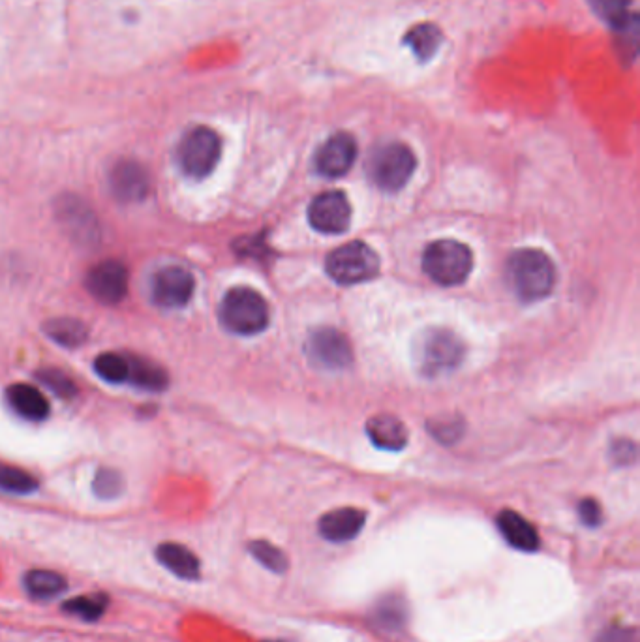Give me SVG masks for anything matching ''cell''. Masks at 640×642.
I'll use <instances>...</instances> for the list:
<instances>
[{
	"instance_id": "7",
	"label": "cell",
	"mask_w": 640,
	"mask_h": 642,
	"mask_svg": "<svg viewBox=\"0 0 640 642\" xmlns=\"http://www.w3.org/2000/svg\"><path fill=\"white\" fill-rule=\"evenodd\" d=\"M415 154L404 143H387L372 154L368 171L372 181L385 192H398L412 179Z\"/></svg>"
},
{
	"instance_id": "1",
	"label": "cell",
	"mask_w": 640,
	"mask_h": 642,
	"mask_svg": "<svg viewBox=\"0 0 640 642\" xmlns=\"http://www.w3.org/2000/svg\"><path fill=\"white\" fill-rule=\"evenodd\" d=\"M509 282L522 301L534 303L549 297L556 284V267L541 250L524 248L509 258Z\"/></svg>"
},
{
	"instance_id": "10",
	"label": "cell",
	"mask_w": 640,
	"mask_h": 642,
	"mask_svg": "<svg viewBox=\"0 0 640 642\" xmlns=\"http://www.w3.org/2000/svg\"><path fill=\"white\" fill-rule=\"evenodd\" d=\"M310 226L325 235H338L350 228L351 205L344 192L331 190L316 196L308 207Z\"/></svg>"
},
{
	"instance_id": "13",
	"label": "cell",
	"mask_w": 640,
	"mask_h": 642,
	"mask_svg": "<svg viewBox=\"0 0 640 642\" xmlns=\"http://www.w3.org/2000/svg\"><path fill=\"white\" fill-rule=\"evenodd\" d=\"M357 158V143L346 132L327 139L316 153V169L323 177L338 179L350 171Z\"/></svg>"
},
{
	"instance_id": "28",
	"label": "cell",
	"mask_w": 640,
	"mask_h": 642,
	"mask_svg": "<svg viewBox=\"0 0 640 642\" xmlns=\"http://www.w3.org/2000/svg\"><path fill=\"white\" fill-rule=\"evenodd\" d=\"M250 552L252 556L260 562L261 566L275 571V573H284L286 567H288V560L284 556V552L278 551L275 545L267 543V541H254L250 543Z\"/></svg>"
},
{
	"instance_id": "15",
	"label": "cell",
	"mask_w": 640,
	"mask_h": 642,
	"mask_svg": "<svg viewBox=\"0 0 640 642\" xmlns=\"http://www.w3.org/2000/svg\"><path fill=\"white\" fill-rule=\"evenodd\" d=\"M57 214L62 226L76 237V241L91 243L98 233L96 218L91 209L77 198H64L57 205Z\"/></svg>"
},
{
	"instance_id": "21",
	"label": "cell",
	"mask_w": 640,
	"mask_h": 642,
	"mask_svg": "<svg viewBox=\"0 0 640 642\" xmlns=\"http://www.w3.org/2000/svg\"><path fill=\"white\" fill-rule=\"evenodd\" d=\"M128 382L134 383L143 391H164L168 387V374L164 368L154 365L153 361L143 359V357H134L128 355Z\"/></svg>"
},
{
	"instance_id": "29",
	"label": "cell",
	"mask_w": 640,
	"mask_h": 642,
	"mask_svg": "<svg viewBox=\"0 0 640 642\" xmlns=\"http://www.w3.org/2000/svg\"><path fill=\"white\" fill-rule=\"evenodd\" d=\"M92 490L98 498L102 500H113L117 496H121L122 492V477L117 470L113 468H100L94 481H92Z\"/></svg>"
},
{
	"instance_id": "31",
	"label": "cell",
	"mask_w": 640,
	"mask_h": 642,
	"mask_svg": "<svg viewBox=\"0 0 640 642\" xmlns=\"http://www.w3.org/2000/svg\"><path fill=\"white\" fill-rule=\"evenodd\" d=\"M428 430H432V434L442 442V444H451L453 440H457L460 436V423L457 419H449L443 417L442 421H432V425L428 423Z\"/></svg>"
},
{
	"instance_id": "6",
	"label": "cell",
	"mask_w": 640,
	"mask_h": 642,
	"mask_svg": "<svg viewBox=\"0 0 640 642\" xmlns=\"http://www.w3.org/2000/svg\"><path fill=\"white\" fill-rule=\"evenodd\" d=\"M417 365L427 376H442L462 363L464 344L447 329H430L417 344Z\"/></svg>"
},
{
	"instance_id": "33",
	"label": "cell",
	"mask_w": 640,
	"mask_h": 642,
	"mask_svg": "<svg viewBox=\"0 0 640 642\" xmlns=\"http://www.w3.org/2000/svg\"><path fill=\"white\" fill-rule=\"evenodd\" d=\"M597 642H633V635L627 629H610Z\"/></svg>"
},
{
	"instance_id": "19",
	"label": "cell",
	"mask_w": 640,
	"mask_h": 642,
	"mask_svg": "<svg viewBox=\"0 0 640 642\" xmlns=\"http://www.w3.org/2000/svg\"><path fill=\"white\" fill-rule=\"evenodd\" d=\"M366 432L374 444L387 451H400L408 442V430L404 423L389 413L374 415L366 425Z\"/></svg>"
},
{
	"instance_id": "30",
	"label": "cell",
	"mask_w": 640,
	"mask_h": 642,
	"mask_svg": "<svg viewBox=\"0 0 640 642\" xmlns=\"http://www.w3.org/2000/svg\"><path fill=\"white\" fill-rule=\"evenodd\" d=\"M38 380L42 385H46L47 389L57 395L59 398H74L76 397L77 389L74 382L61 372V370H55V368H44L40 370L38 374Z\"/></svg>"
},
{
	"instance_id": "11",
	"label": "cell",
	"mask_w": 640,
	"mask_h": 642,
	"mask_svg": "<svg viewBox=\"0 0 640 642\" xmlns=\"http://www.w3.org/2000/svg\"><path fill=\"white\" fill-rule=\"evenodd\" d=\"M109 188L121 203H138L149 196L151 177L139 162L121 160L109 173Z\"/></svg>"
},
{
	"instance_id": "16",
	"label": "cell",
	"mask_w": 640,
	"mask_h": 642,
	"mask_svg": "<svg viewBox=\"0 0 640 642\" xmlns=\"http://www.w3.org/2000/svg\"><path fill=\"white\" fill-rule=\"evenodd\" d=\"M6 400L12 406V410L27 419L32 423H40L46 421L49 417V402L47 398L42 395V391H38L36 387H32L29 383H14L6 389Z\"/></svg>"
},
{
	"instance_id": "14",
	"label": "cell",
	"mask_w": 640,
	"mask_h": 642,
	"mask_svg": "<svg viewBox=\"0 0 640 642\" xmlns=\"http://www.w3.org/2000/svg\"><path fill=\"white\" fill-rule=\"evenodd\" d=\"M366 513L355 507L329 511L320 519V534L331 543H346L363 530Z\"/></svg>"
},
{
	"instance_id": "4",
	"label": "cell",
	"mask_w": 640,
	"mask_h": 642,
	"mask_svg": "<svg viewBox=\"0 0 640 642\" xmlns=\"http://www.w3.org/2000/svg\"><path fill=\"white\" fill-rule=\"evenodd\" d=\"M327 275L342 286L368 282L380 271V258L370 246L353 241L333 250L325 261Z\"/></svg>"
},
{
	"instance_id": "8",
	"label": "cell",
	"mask_w": 640,
	"mask_h": 642,
	"mask_svg": "<svg viewBox=\"0 0 640 642\" xmlns=\"http://www.w3.org/2000/svg\"><path fill=\"white\" fill-rule=\"evenodd\" d=\"M151 291L154 305L166 310H177L192 301L196 291V280L192 273L183 267L169 265L154 275Z\"/></svg>"
},
{
	"instance_id": "2",
	"label": "cell",
	"mask_w": 640,
	"mask_h": 642,
	"mask_svg": "<svg viewBox=\"0 0 640 642\" xmlns=\"http://www.w3.org/2000/svg\"><path fill=\"white\" fill-rule=\"evenodd\" d=\"M269 305L252 288H233L220 303V321L229 333L239 337H254L269 325Z\"/></svg>"
},
{
	"instance_id": "25",
	"label": "cell",
	"mask_w": 640,
	"mask_h": 642,
	"mask_svg": "<svg viewBox=\"0 0 640 642\" xmlns=\"http://www.w3.org/2000/svg\"><path fill=\"white\" fill-rule=\"evenodd\" d=\"M0 490L27 496L38 490V479L29 472H25L23 468L0 462Z\"/></svg>"
},
{
	"instance_id": "22",
	"label": "cell",
	"mask_w": 640,
	"mask_h": 642,
	"mask_svg": "<svg viewBox=\"0 0 640 642\" xmlns=\"http://www.w3.org/2000/svg\"><path fill=\"white\" fill-rule=\"evenodd\" d=\"M47 337L64 348H79L89 340L87 325L76 318H53L44 325Z\"/></svg>"
},
{
	"instance_id": "27",
	"label": "cell",
	"mask_w": 640,
	"mask_h": 642,
	"mask_svg": "<svg viewBox=\"0 0 640 642\" xmlns=\"http://www.w3.org/2000/svg\"><path fill=\"white\" fill-rule=\"evenodd\" d=\"M107 605H109V597L104 596V594H92V596L74 597V599L66 601L62 605V609L68 614L76 616V618L94 622V620L104 616V612L107 611Z\"/></svg>"
},
{
	"instance_id": "9",
	"label": "cell",
	"mask_w": 640,
	"mask_h": 642,
	"mask_svg": "<svg viewBox=\"0 0 640 642\" xmlns=\"http://www.w3.org/2000/svg\"><path fill=\"white\" fill-rule=\"evenodd\" d=\"M85 284L96 301H100L102 305L115 306L126 299L130 276L124 263L106 260L92 267Z\"/></svg>"
},
{
	"instance_id": "12",
	"label": "cell",
	"mask_w": 640,
	"mask_h": 642,
	"mask_svg": "<svg viewBox=\"0 0 640 642\" xmlns=\"http://www.w3.org/2000/svg\"><path fill=\"white\" fill-rule=\"evenodd\" d=\"M308 355L325 368L348 367L353 359L350 342L340 331L323 327L308 338Z\"/></svg>"
},
{
	"instance_id": "24",
	"label": "cell",
	"mask_w": 640,
	"mask_h": 642,
	"mask_svg": "<svg viewBox=\"0 0 640 642\" xmlns=\"http://www.w3.org/2000/svg\"><path fill=\"white\" fill-rule=\"evenodd\" d=\"M588 4L595 16L607 23L612 31H620L635 16L631 12V0H588Z\"/></svg>"
},
{
	"instance_id": "5",
	"label": "cell",
	"mask_w": 640,
	"mask_h": 642,
	"mask_svg": "<svg viewBox=\"0 0 640 642\" xmlns=\"http://www.w3.org/2000/svg\"><path fill=\"white\" fill-rule=\"evenodd\" d=\"M222 154V139L209 126H196L186 132L179 145V166L192 179H205L213 173Z\"/></svg>"
},
{
	"instance_id": "17",
	"label": "cell",
	"mask_w": 640,
	"mask_h": 642,
	"mask_svg": "<svg viewBox=\"0 0 640 642\" xmlns=\"http://www.w3.org/2000/svg\"><path fill=\"white\" fill-rule=\"evenodd\" d=\"M496 522L505 541L511 547L524 552H535L539 549V535L535 532L534 526L519 513L503 509Z\"/></svg>"
},
{
	"instance_id": "18",
	"label": "cell",
	"mask_w": 640,
	"mask_h": 642,
	"mask_svg": "<svg viewBox=\"0 0 640 642\" xmlns=\"http://www.w3.org/2000/svg\"><path fill=\"white\" fill-rule=\"evenodd\" d=\"M156 560L184 581H198L201 575L198 556L179 543H162L156 549Z\"/></svg>"
},
{
	"instance_id": "26",
	"label": "cell",
	"mask_w": 640,
	"mask_h": 642,
	"mask_svg": "<svg viewBox=\"0 0 640 642\" xmlns=\"http://www.w3.org/2000/svg\"><path fill=\"white\" fill-rule=\"evenodd\" d=\"M94 372L98 374V378H102L107 383H126L128 382V374H130V367H128V357L126 355H119V353H100L94 359Z\"/></svg>"
},
{
	"instance_id": "32",
	"label": "cell",
	"mask_w": 640,
	"mask_h": 642,
	"mask_svg": "<svg viewBox=\"0 0 640 642\" xmlns=\"http://www.w3.org/2000/svg\"><path fill=\"white\" fill-rule=\"evenodd\" d=\"M579 515L582 522H584L586 526H590V528L599 526V524H601V517H603V515H601V507H599V504H597L595 500H592V498H586V500L580 502Z\"/></svg>"
},
{
	"instance_id": "23",
	"label": "cell",
	"mask_w": 640,
	"mask_h": 642,
	"mask_svg": "<svg viewBox=\"0 0 640 642\" xmlns=\"http://www.w3.org/2000/svg\"><path fill=\"white\" fill-rule=\"evenodd\" d=\"M23 586L34 599H53L66 590V579L49 569H31L23 577Z\"/></svg>"
},
{
	"instance_id": "20",
	"label": "cell",
	"mask_w": 640,
	"mask_h": 642,
	"mask_svg": "<svg viewBox=\"0 0 640 642\" xmlns=\"http://www.w3.org/2000/svg\"><path fill=\"white\" fill-rule=\"evenodd\" d=\"M443 34L432 23H421L412 27L404 36V46L412 49L413 55L421 62L432 61L442 46Z\"/></svg>"
},
{
	"instance_id": "3",
	"label": "cell",
	"mask_w": 640,
	"mask_h": 642,
	"mask_svg": "<svg viewBox=\"0 0 640 642\" xmlns=\"http://www.w3.org/2000/svg\"><path fill=\"white\" fill-rule=\"evenodd\" d=\"M473 269L472 250L453 239H442L427 246L423 254V271L440 286L462 284Z\"/></svg>"
}]
</instances>
